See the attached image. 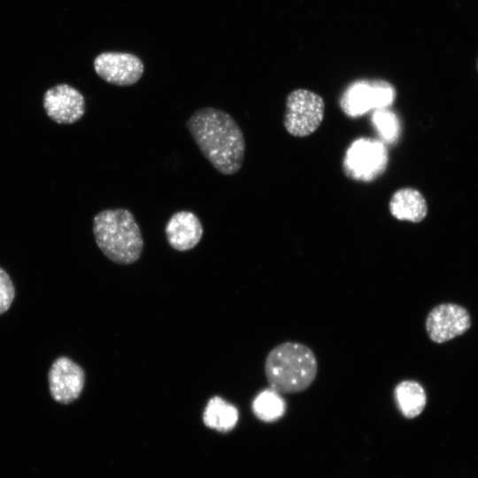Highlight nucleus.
<instances>
[{"label":"nucleus","instance_id":"14","mask_svg":"<svg viewBox=\"0 0 478 478\" xmlns=\"http://www.w3.org/2000/svg\"><path fill=\"white\" fill-rule=\"evenodd\" d=\"M204 424L221 432L231 430L238 420V411L235 406L220 397H212L204 412Z\"/></svg>","mask_w":478,"mask_h":478},{"label":"nucleus","instance_id":"18","mask_svg":"<svg viewBox=\"0 0 478 478\" xmlns=\"http://www.w3.org/2000/svg\"><path fill=\"white\" fill-rule=\"evenodd\" d=\"M477 69H478V60H477Z\"/></svg>","mask_w":478,"mask_h":478},{"label":"nucleus","instance_id":"15","mask_svg":"<svg viewBox=\"0 0 478 478\" xmlns=\"http://www.w3.org/2000/svg\"><path fill=\"white\" fill-rule=\"evenodd\" d=\"M285 407L280 393L271 388L259 392L252 403L254 414L265 422H273L282 417Z\"/></svg>","mask_w":478,"mask_h":478},{"label":"nucleus","instance_id":"8","mask_svg":"<svg viewBox=\"0 0 478 478\" xmlns=\"http://www.w3.org/2000/svg\"><path fill=\"white\" fill-rule=\"evenodd\" d=\"M96 74L108 83L130 86L137 82L144 70L142 60L129 53L104 52L94 59Z\"/></svg>","mask_w":478,"mask_h":478},{"label":"nucleus","instance_id":"2","mask_svg":"<svg viewBox=\"0 0 478 478\" xmlns=\"http://www.w3.org/2000/svg\"><path fill=\"white\" fill-rule=\"evenodd\" d=\"M318 373L313 351L306 345L285 342L266 356L265 374L270 388L280 394L299 393L308 389Z\"/></svg>","mask_w":478,"mask_h":478},{"label":"nucleus","instance_id":"10","mask_svg":"<svg viewBox=\"0 0 478 478\" xmlns=\"http://www.w3.org/2000/svg\"><path fill=\"white\" fill-rule=\"evenodd\" d=\"M47 115L58 124H72L85 113V98L68 84H58L49 89L43 96Z\"/></svg>","mask_w":478,"mask_h":478},{"label":"nucleus","instance_id":"17","mask_svg":"<svg viewBox=\"0 0 478 478\" xmlns=\"http://www.w3.org/2000/svg\"><path fill=\"white\" fill-rule=\"evenodd\" d=\"M14 296L12 281L7 273L0 267V314L10 308Z\"/></svg>","mask_w":478,"mask_h":478},{"label":"nucleus","instance_id":"9","mask_svg":"<svg viewBox=\"0 0 478 478\" xmlns=\"http://www.w3.org/2000/svg\"><path fill=\"white\" fill-rule=\"evenodd\" d=\"M48 377L50 395L61 404L76 400L85 384L83 369L66 357H60L53 362Z\"/></svg>","mask_w":478,"mask_h":478},{"label":"nucleus","instance_id":"6","mask_svg":"<svg viewBox=\"0 0 478 478\" xmlns=\"http://www.w3.org/2000/svg\"><path fill=\"white\" fill-rule=\"evenodd\" d=\"M395 97V89L385 81H358L347 88L339 104L347 116L356 118L372 109L387 108Z\"/></svg>","mask_w":478,"mask_h":478},{"label":"nucleus","instance_id":"12","mask_svg":"<svg viewBox=\"0 0 478 478\" xmlns=\"http://www.w3.org/2000/svg\"><path fill=\"white\" fill-rule=\"evenodd\" d=\"M389 209L395 219L412 223L422 221L428 214L425 197L418 189L410 187L399 189L392 194Z\"/></svg>","mask_w":478,"mask_h":478},{"label":"nucleus","instance_id":"3","mask_svg":"<svg viewBox=\"0 0 478 478\" xmlns=\"http://www.w3.org/2000/svg\"><path fill=\"white\" fill-rule=\"evenodd\" d=\"M93 234L100 251L112 262L129 265L141 257L143 240L139 225L127 209H107L93 219Z\"/></svg>","mask_w":478,"mask_h":478},{"label":"nucleus","instance_id":"7","mask_svg":"<svg viewBox=\"0 0 478 478\" xmlns=\"http://www.w3.org/2000/svg\"><path fill=\"white\" fill-rule=\"evenodd\" d=\"M471 325L470 315L462 306L441 304L427 316L426 330L431 341L443 343L465 333Z\"/></svg>","mask_w":478,"mask_h":478},{"label":"nucleus","instance_id":"11","mask_svg":"<svg viewBox=\"0 0 478 478\" xmlns=\"http://www.w3.org/2000/svg\"><path fill=\"white\" fill-rule=\"evenodd\" d=\"M165 233L169 245L178 251L193 249L200 242L204 229L198 217L189 211L174 212L168 220Z\"/></svg>","mask_w":478,"mask_h":478},{"label":"nucleus","instance_id":"16","mask_svg":"<svg viewBox=\"0 0 478 478\" xmlns=\"http://www.w3.org/2000/svg\"><path fill=\"white\" fill-rule=\"evenodd\" d=\"M371 120L382 141L393 143L397 140L400 124L393 112L387 108L376 109L372 114Z\"/></svg>","mask_w":478,"mask_h":478},{"label":"nucleus","instance_id":"1","mask_svg":"<svg viewBox=\"0 0 478 478\" xmlns=\"http://www.w3.org/2000/svg\"><path fill=\"white\" fill-rule=\"evenodd\" d=\"M186 127L199 150L219 173L231 175L241 169L245 140L229 113L214 107H204L191 114Z\"/></svg>","mask_w":478,"mask_h":478},{"label":"nucleus","instance_id":"4","mask_svg":"<svg viewBox=\"0 0 478 478\" xmlns=\"http://www.w3.org/2000/svg\"><path fill=\"white\" fill-rule=\"evenodd\" d=\"M285 106L283 125L292 136H308L313 134L323 121L324 100L311 90H292L286 98Z\"/></svg>","mask_w":478,"mask_h":478},{"label":"nucleus","instance_id":"13","mask_svg":"<svg viewBox=\"0 0 478 478\" xmlns=\"http://www.w3.org/2000/svg\"><path fill=\"white\" fill-rule=\"evenodd\" d=\"M398 410L407 419L419 416L427 403V396L420 383L412 380L400 382L394 389Z\"/></svg>","mask_w":478,"mask_h":478},{"label":"nucleus","instance_id":"5","mask_svg":"<svg viewBox=\"0 0 478 478\" xmlns=\"http://www.w3.org/2000/svg\"><path fill=\"white\" fill-rule=\"evenodd\" d=\"M388 151L380 141L361 137L347 148L343 158L345 174L355 181H372L383 173L388 165Z\"/></svg>","mask_w":478,"mask_h":478}]
</instances>
